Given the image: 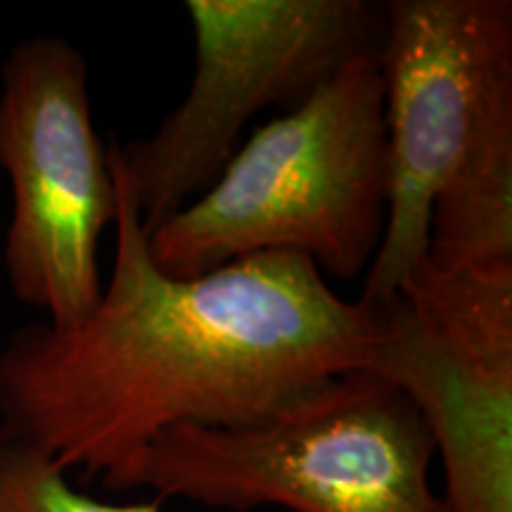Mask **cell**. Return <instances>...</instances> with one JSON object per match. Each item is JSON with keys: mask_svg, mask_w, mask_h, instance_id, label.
I'll return each mask as SVG.
<instances>
[{"mask_svg": "<svg viewBox=\"0 0 512 512\" xmlns=\"http://www.w3.org/2000/svg\"><path fill=\"white\" fill-rule=\"evenodd\" d=\"M112 164V162H110ZM117 181V245L95 309L29 323L0 351V437L114 491L159 434L259 420L368 368L375 306L339 297L306 256L252 254L176 278L159 271Z\"/></svg>", "mask_w": 512, "mask_h": 512, "instance_id": "1", "label": "cell"}, {"mask_svg": "<svg viewBox=\"0 0 512 512\" xmlns=\"http://www.w3.org/2000/svg\"><path fill=\"white\" fill-rule=\"evenodd\" d=\"M368 370L418 408L448 512H512V266L425 264L387 304Z\"/></svg>", "mask_w": 512, "mask_h": 512, "instance_id": "7", "label": "cell"}, {"mask_svg": "<svg viewBox=\"0 0 512 512\" xmlns=\"http://www.w3.org/2000/svg\"><path fill=\"white\" fill-rule=\"evenodd\" d=\"M190 88L145 140L110 162L145 235L202 195L256 112L316 91L351 57L380 48L384 10L366 0H188Z\"/></svg>", "mask_w": 512, "mask_h": 512, "instance_id": "4", "label": "cell"}, {"mask_svg": "<svg viewBox=\"0 0 512 512\" xmlns=\"http://www.w3.org/2000/svg\"><path fill=\"white\" fill-rule=\"evenodd\" d=\"M0 512H162L159 503L114 505L83 494L34 448L0 437Z\"/></svg>", "mask_w": 512, "mask_h": 512, "instance_id": "9", "label": "cell"}, {"mask_svg": "<svg viewBox=\"0 0 512 512\" xmlns=\"http://www.w3.org/2000/svg\"><path fill=\"white\" fill-rule=\"evenodd\" d=\"M425 266L437 273L512 266V79L491 95L456 171L434 197Z\"/></svg>", "mask_w": 512, "mask_h": 512, "instance_id": "8", "label": "cell"}, {"mask_svg": "<svg viewBox=\"0 0 512 512\" xmlns=\"http://www.w3.org/2000/svg\"><path fill=\"white\" fill-rule=\"evenodd\" d=\"M380 48L252 133L216 181L147 235L159 271L192 278L252 254L292 252L320 273H366L387 221Z\"/></svg>", "mask_w": 512, "mask_h": 512, "instance_id": "2", "label": "cell"}, {"mask_svg": "<svg viewBox=\"0 0 512 512\" xmlns=\"http://www.w3.org/2000/svg\"><path fill=\"white\" fill-rule=\"evenodd\" d=\"M413 401L356 368L264 418L159 434L114 491L150 489L214 510L448 512Z\"/></svg>", "mask_w": 512, "mask_h": 512, "instance_id": "3", "label": "cell"}, {"mask_svg": "<svg viewBox=\"0 0 512 512\" xmlns=\"http://www.w3.org/2000/svg\"><path fill=\"white\" fill-rule=\"evenodd\" d=\"M380 72L387 128V221L361 299L382 306L420 271L434 197L512 79L510 0H394Z\"/></svg>", "mask_w": 512, "mask_h": 512, "instance_id": "6", "label": "cell"}, {"mask_svg": "<svg viewBox=\"0 0 512 512\" xmlns=\"http://www.w3.org/2000/svg\"><path fill=\"white\" fill-rule=\"evenodd\" d=\"M0 169L12 190L3 264L43 323L72 328L98 304V245L119 207L110 145L93 124L88 64L60 36H31L0 67Z\"/></svg>", "mask_w": 512, "mask_h": 512, "instance_id": "5", "label": "cell"}]
</instances>
